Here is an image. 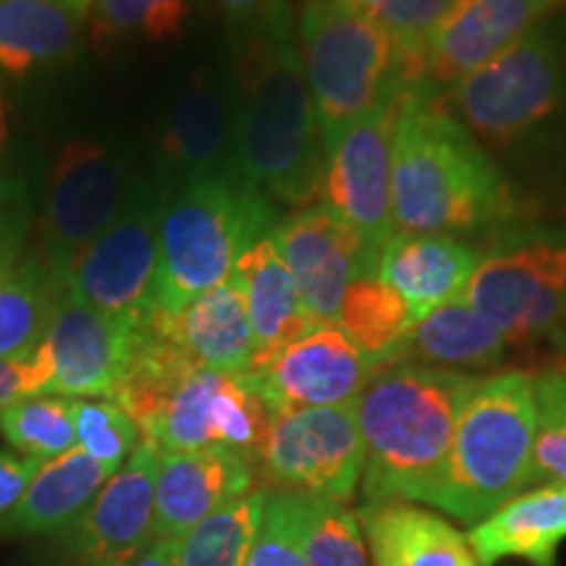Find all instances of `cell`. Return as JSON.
<instances>
[{"label":"cell","instance_id":"6da1fadb","mask_svg":"<svg viewBox=\"0 0 566 566\" xmlns=\"http://www.w3.org/2000/svg\"><path fill=\"white\" fill-rule=\"evenodd\" d=\"M233 66L239 181L273 205L310 208L323 195L325 145L286 0L237 42Z\"/></svg>","mask_w":566,"mask_h":566},{"label":"cell","instance_id":"7a4b0ae2","mask_svg":"<svg viewBox=\"0 0 566 566\" xmlns=\"http://www.w3.org/2000/svg\"><path fill=\"white\" fill-rule=\"evenodd\" d=\"M520 200L483 145L420 90L401 97L394 129L396 231L472 237L504 229Z\"/></svg>","mask_w":566,"mask_h":566},{"label":"cell","instance_id":"3957f363","mask_svg":"<svg viewBox=\"0 0 566 566\" xmlns=\"http://www.w3.org/2000/svg\"><path fill=\"white\" fill-rule=\"evenodd\" d=\"M480 378L415 363L388 365L357 399L365 441V504H433L459 412Z\"/></svg>","mask_w":566,"mask_h":566},{"label":"cell","instance_id":"277c9868","mask_svg":"<svg viewBox=\"0 0 566 566\" xmlns=\"http://www.w3.org/2000/svg\"><path fill=\"white\" fill-rule=\"evenodd\" d=\"M535 436V378L504 373L478 380L459 412L449 464L433 504L480 525L527 485Z\"/></svg>","mask_w":566,"mask_h":566},{"label":"cell","instance_id":"5b68a950","mask_svg":"<svg viewBox=\"0 0 566 566\" xmlns=\"http://www.w3.org/2000/svg\"><path fill=\"white\" fill-rule=\"evenodd\" d=\"M275 205L237 176L208 179L163 200L158 302L176 315L189 300L231 279L239 258L275 229Z\"/></svg>","mask_w":566,"mask_h":566},{"label":"cell","instance_id":"8992f818","mask_svg":"<svg viewBox=\"0 0 566 566\" xmlns=\"http://www.w3.org/2000/svg\"><path fill=\"white\" fill-rule=\"evenodd\" d=\"M296 40L323 139L412 90L399 42L354 0H307Z\"/></svg>","mask_w":566,"mask_h":566},{"label":"cell","instance_id":"52a82bcc","mask_svg":"<svg viewBox=\"0 0 566 566\" xmlns=\"http://www.w3.org/2000/svg\"><path fill=\"white\" fill-rule=\"evenodd\" d=\"M462 300L509 344L566 334V229L520 226L491 247Z\"/></svg>","mask_w":566,"mask_h":566},{"label":"cell","instance_id":"ba28073f","mask_svg":"<svg viewBox=\"0 0 566 566\" xmlns=\"http://www.w3.org/2000/svg\"><path fill=\"white\" fill-rule=\"evenodd\" d=\"M566 55L562 32L537 24L514 45L443 92V103L470 134L495 147L512 145L562 105ZM436 97V101H441Z\"/></svg>","mask_w":566,"mask_h":566},{"label":"cell","instance_id":"9c48e42d","mask_svg":"<svg viewBox=\"0 0 566 566\" xmlns=\"http://www.w3.org/2000/svg\"><path fill=\"white\" fill-rule=\"evenodd\" d=\"M265 491L321 495L349 504L365 472V441L357 401L271 415L254 457Z\"/></svg>","mask_w":566,"mask_h":566},{"label":"cell","instance_id":"30bf717a","mask_svg":"<svg viewBox=\"0 0 566 566\" xmlns=\"http://www.w3.org/2000/svg\"><path fill=\"white\" fill-rule=\"evenodd\" d=\"M160 210L155 181L134 179L118 216L69 265L63 289L101 313L145 323L158 302Z\"/></svg>","mask_w":566,"mask_h":566},{"label":"cell","instance_id":"8fae6325","mask_svg":"<svg viewBox=\"0 0 566 566\" xmlns=\"http://www.w3.org/2000/svg\"><path fill=\"white\" fill-rule=\"evenodd\" d=\"M132 153L103 139H74L59 153L48 179L34 254L66 281L74 263L124 208L132 189Z\"/></svg>","mask_w":566,"mask_h":566},{"label":"cell","instance_id":"7c38bea8","mask_svg":"<svg viewBox=\"0 0 566 566\" xmlns=\"http://www.w3.org/2000/svg\"><path fill=\"white\" fill-rule=\"evenodd\" d=\"M401 97L323 139L325 176L321 205L349 226L375 263L396 233L394 129Z\"/></svg>","mask_w":566,"mask_h":566},{"label":"cell","instance_id":"4fadbf2b","mask_svg":"<svg viewBox=\"0 0 566 566\" xmlns=\"http://www.w3.org/2000/svg\"><path fill=\"white\" fill-rule=\"evenodd\" d=\"M237 113L233 76L197 71L158 134L153 181L163 200L192 184L237 176Z\"/></svg>","mask_w":566,"mask_h":566},{"label":"cell","instance_id":"5bb4252c","mask_svg":"<svg viewBox=\"0 0 566 566\" xmlns=\"http://www.w3.org/2000/svg\"><path fill=\"white\" fill-rule=\"evenodd\" d=\"M271 424V409L242 375H223L195 367L163 401L150 428L163 451L229 449L254 462Z\"/></svg>","mask_w":566,"mask_h":566},{"label":"cell","instance_id":"9a60e30c","mask_svg":"<svg viewBox=\"0 0 566 566\" xmlns=\"http://www.w3.org/2000/svg\"><path fill=\"white\" fill-rule=\"evenodd\" d=\"M384 370L336 323H317L260 370L242 375L271 415L357 401Z\"/></svg>","mask_w":566,"mask_h":566},{"label":"cell","instance_id":"2e32d148","mask_svg":"<svg viewBox=\"0 0 566 566\" xmlns=\"http://www.w3.org/2000/svg\"><path fill=\"white\" fill-rule=\"evenodd\" d=\"M566 0H454L420 51L417 87L441 97L522 34L543 24Z\"/></svg>","mask_w":566,"mask_h":566},{"label":"cell","instance_id":"e0dca14e","mask_svg":"<svg viewBox=\"0 0 566 566\" xmlns=\"http://www.w3.org/2000/svg\"><path fill=\"white\" fill-rule=\"evenodd\" d=\"M142 323L101 313L63 289L45 336L53 363L51 396L113 399L137 352Z\"/></svg>","mask_w":566,"mask_h":566},{"label":"cell","instance_id":"ac0fdd59","mask_svg":"<svg viewBox=\"0 0 566 566\" xmlns=\"http://www.w3.org/2000/svg\"><path fill=\"white\" fill-rule=\"evenodd\" d=\"M271 239L315 323H336L352 281L378 275V263L363 242L325 205H310L275 223Z\"/></svg>","mask_w":566,"mask_h":566},{"label":"cell","instance_id":"d6986e66","mask_svg":"<svg viewBox=\"0 0 566 566\" xmlns=\"http://www.w3.org/2000/svg\"><path fill=\"white\" fill-rule=\"evenodd\" d=\"M160 454L153 438H139L129 459L71 525V543L84 564L126 566L150 543Z\"/></svg>","mask_w":566,"mask_h":566},{"label":"cell","instance_id":"ffe728a7","mask_svg":"<svg viewBox=\"0 0 566 566\" xmlns=\"http://www.w3.org/2000/svg\"><path fill=\"white\" fill-rule=\"evenodd\" d=\"M258 485L254 464L229 449L163 451L153 537H181Z\"/></svg>","mask_w":566,"mask_h":566},{"label":"cell","instance_id":"44dd1931","mask_svg":"<svg viewBox=\"0 0 566 566\" xmlns=\"http://www.w3.org/2000/svg\"><path fill=\"white\" fill-rule=\"evenodd\" d=\"M150 317L202 370L223 375L250 373L254 354L250 315L233 275L197 294L176 315L155 310Z\"/></svg>","mask_w":566,"mask_h":566},{"label":"cell","instance_id":"7402d4cb","mask_svg":"<svg viewBox=\"0 0 566 566\" xmlns=\"http://www.w3.org/2000/svg\"><path fill=\"white\" fill-rule=\"evenodd\" d=\"M483 252L443 233L396 231L378 260V279L396 289L417 321L462 296Z\"/></svg>","mask_w":566,"mask_h":566},{"label":"cell","instance_id":"603a6c76","mask_svg":"<svg viewBox=\"0 0 566 566\" xmlns=\"http://www.w3.org/2000/svg\"><path fill=\"white\" fill-rule=\"evenodd\" d=\"M233 279L242 289L247 315H250L254 342L250 373L265 367L289 344H294L296 338H302L317 325L304 310L300 289H296L271 237L254 242L239 258Z\"/></svg>","mask_w":566,"mask_h":566},{"label":"cell","instance_id":"cb8c5ba5","mask_svg":"<svg viewBox=\"0 0 566 566\" xmlns=\"http://www.w3.org/2000/svg\"><path fill=\"white\" fill-rule=\"evenodd\" d=\"M564 541L566 485H537L535 491L516 493L467 533L478 566H495L501 558L556 566V551Z\"/></svg>","mask_w":566,"mask_h":566},{"label":"cell","instance_id":"d4e9b609","mask_svg":"<svg viewBox=\"0 0 566 566\" xmlns=\"http://www.w3.org/2000/svg\"><path fill=\"white\" fill-rule=\"evenodd\" d=\"M373 566H478L467 535L405 501L365 504L357 509Z\"/></svg>","mask_w":566,"mask_h":566},{"label":"cell","instance_id":"484cf974","mask_svg":"<svg viewBox=\"0 0 566 566\" xmlns=\"http://www.w3.org/2000/svg\"><path fill=\"white\" fill-rule=\"evenodd\" d=\"M116 472V464L101 462L82 446H74L40 467L13 512L0 520V530L11 535H38L71 527Z\"/></svg>","mask_w":566,"mask_h":566},{"label":"cell","instance_id":"4316f807","mask_svg":"<svg viewBox=\"0 0 566 566\" xmlns=\"http://www.w3.org/2000/svg\"><path fill=\"white\" fill-rule=\"evenodd\" d=\"M82 21L84 13L69 0H0V71L27 80L69 63Z\"/></svg>","mask_w":566,"mask_h":566},{"label":"cell","instance_id":"83f0119b","mask_svg":"<svg viewBox=\"0 0 566 566\" xmlns=\"http://www.w3.org/2000/svg\"><path fill=\"white\" fill-rule=\"evenodd\" d=\"M506 346L509 338L457 296L412 325L396 354V365L415 363L459 373L483 370L501 363Z\"/></svg>","mask_w":566,"mask_h":566},{"label":"cell","instance_id":"f1b7e54d","mask_svg":"<svg viewBox=\"0 0 566 566\" xmlns=\"http://www.w3.org/2000/svg\"><path fill=\"white\" fill-rule=\"evenodd\" d=\"M63 283L38 254L0 271V359L27 357L45 342Z\"/></svg>","mask_w":566,"mask_h":566},{"label":"cell","instance_id":"f546056e","mask_svg":"<svg viewBox=\"0 0 566 566\" xmlns=\"http://www.w3.org/2000/svg\"><path fill=\"white\" fill-rule=\"evenodd\" d=\"M415 323L417 317L405 296L378 275L352 281L336 315L338 328L380 367L396 365V354Z\"/></svg>","mask_w":566,"mask_h":566},{"label":"cell","instance_id":"4dcf8cb0","mask_svg":"<svg viewBox=\"0 0 566 566\" xmlns=\"http://www.w3.org/2000/svg\"><path fill=\"white\" fill-rule=\"evenodd\" d=\"M310 566H373L357 512L344 501L292 493Z\"/></svg>","mask_w":566,"mask_h":566},{"label":"cell","instance_id":"1f68e13d","mask_svg":"<svg viewBox=\"0 0 566 566\" xmlns=\"http://www.w3.org/2000/svg\"><path fill=\"white\" fill-rule=\"evenodd\" d=\"M90 38L97 48L179 38L192 19V0H92Z\"/></svg>","mask_w":566,"mask_h":566},{"label":"cell","instance_id":"d6a6232c","mask_svg":"<svg viewBox=\"0 0 566 566\" xmlns=\"http://www.w3.org/2000/svg\"><path fill=\"white\" fill-rule=\"evenodd\" d=\"M265 495V488H254L189 530L181 537V566H244Z\"/></svg>","mask_w":566,"mask_h":566},{"label":"cell","instance_id":"836d02e7","mask_svg":"<svg viewBox=\"0 0 566 566\" xmlns=\"http://www.w3.org/2000/svg\"><path fill=\"white\" fill-rule=\"evenodd\" d=\"M76 399L27 396L0 412V433L19 454L51 462L76 446Z\"/></svg>","mask_w":566,"mask_h":566},{"label":"cell","instance_id":"e575fe53","mask_svg":"<svg viewBox=\"0 0 566 566\" xmlns=\"http://www.w3.org/2000/svg\"><path fill=\"white\" fill-rule=\"evenodd\" d=\"M527 485H566V375L535 378V436Z\"/></svg>","mask_w":566,"mask_h":566},{"label":"cell","instance_id":"d590c367","mask_svg":"<svg viewBox=\"0 0 566 566\" xmlns=\"http://www.w3.org/2000/svg\"><path fill=\"white\" fill-rule=\"evenodd\" d=\"M74 422L76 446H82L90 457L116 467L129 459L142 438L132 417L113 399H76Z\"/></svg>","mask_w":566,"mask_h":566},{"label":"cell","instance_id":"8d00e7d4","mask_svg":"<svg viewBox=\"0 0 566 566\" xmlns=\"http://www.w3.org/2000/svg\"><path fill=\"white\" fill-rule=\"evenodd\" d=\"M244 566H310L292 493L268 491Z\"/></svg>","mask_w":566,"mask_h":566},{"label":"cell","instance_id":"74e56055","mask_svg":"<svg viewBox=\"0 0 566 566\" xmlns=\"http://www.w3.org/2000/svg\"><path fill=\"white\" fill-rule=\"evenodd\" d=\"M354 3L363 6L399 42L409 66H412L415 90L417 76H420V51L424 40H428V34L433 32V27L441 21L454 0H354Z\"/></svg>","mask_w":566,"mask_h":566},{"label":"cell","instance_id":"f35d334b","mask_svg":"<svg viewBox=\"0 0 566 566\" xmlns=\"http://www.w3.org/2000/svg\"><path fill=\"white\" fill-rule=\"evenodd\" d=\"M34 221L32 189L21 176L0 174V271L24 260Z\"/></svg>","mask_w":566,"mask_h":566},{"label":"cell","instance_id":"ab89813d","mask_svg":"<svg viewBox=\"0 0 566 566\" xmlns=\"http://www.w3.org/2000/svg\"><path fill=\"white\" fill-rule=\"evenodd\" d=\"M51 380L53 363L45 349V342L27 357L0 359V412L11 407L13 401L27 399V396L48 394Z\"/></svg>","mask_w":566,"mask_h":566},{"label":"cell","instance_id":"60d3db41","mask_svg":"<svg viewBox=\"0 0 566 566\" xmlns=\"http://www.w3.org/2000/svg\"><path fill=\"white\" fill-rule=\"evenodd\" d=\"M42 464L45 462H40V459L13 454V451H0V520L13 512V506L27 493V488H30Z\"/></svg>","mask_w":566,"mask_h":566},{"label":"cell","instance_id":"b9f144b4","mask_svg":"<svg viewBox=\"0 0 566 566\" xmlns=\"http://www.w3.org/2000/svg\"><path fill=\"white\" fill-rule=\"evenodd\" d=\"M233 42L250 38L283 0H218Z\"/></svg>","mask_w":566,"mask_h":566},{"label":"cell","instance_id":"7bdbcfd3","mask_svg":"<svg viewBox=\"0 0 566 566\" xmlns=\"http://www.w3.org/2000/svg\"><path fill=\"white\" fill-rule=\"evenodd\" d=\"M126 566H181V541L179 537H150V543Z\"/></svg>","mask_w":566,"mask_h":566},{"label":"cell","instance_id":"ee69618b","mask_svg":"<svg viewBox=\"0 0 566 566\" xmlns=\"http://www.w3.org/2000/svg\"><path fill=\"white\" fill-rule=\"evenodd\" d=\"M6 142H9V122H6V103H3V95H0V166H3Z\"/></svg>","mask_w":566,"mask_h":566},{"label":"cell","instance_id":"f6af8a7d","mask_svg":"<svg viewBox=\"0 0 566 566\" xmlns=\"http://www.w3.org/2000/svg\"><path fill=\"white\" fill-rule=\"evenodd\" d=\"M69 3L76 6V9H80L82 13H87L90 6H92V0H69Z\"/></svg>","mask_w":566,"mask_h":566}]
</instances>
